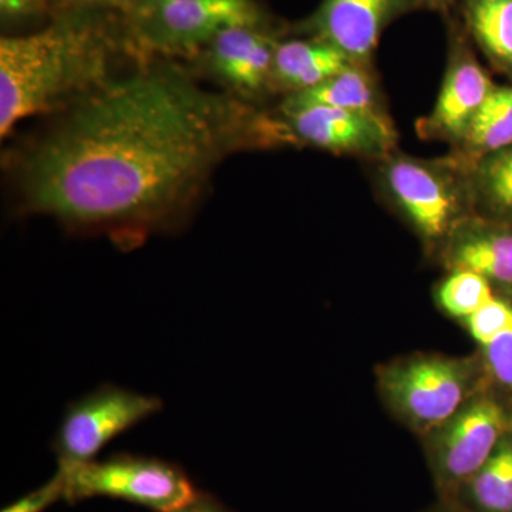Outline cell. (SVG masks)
<instances>
[{
	"label": "cell",
	"instance_id": "cell-26",
	"mask_svg": "<svg viewBox=\"0 0 512 512\" xmlns=\"http://www.w3.org/2000/svg\"><path fill=\"white\" fill-rule=\"evenodd\" d=\"M448 505H450V508H448V510L444 512H461L460 510H457V508L454 507V505H451L450 503H448Z\"/></svg>",
	"mask_w": 512,
	"mask_h": 512
},
{
	"label": "cell",
	"instance_id": "cell-22",
	"mask_svg": "<svg viewBox=\"0 0 512 512\" xmlns=\"http://www.w3.org/2000/svg\"><path fill=\"white\" fill-rule=\"evenodd\" d=\"M45 0H0L3 19H23L36 15L43 8Z\"/></svg>",
	"mask_w": 512,
	"mask_h": 512
},
{
	"label": "cell",
	"instance_id": "cell-3",
	"mask_svg": "<svg viewBox=\"0 0 512 512\" xmlns=\"http://www.w3.org/2000/svg\"><path fill=\"white\" fill-rule=\"evenodd\" d=\"M67 504L106 497L153 512H175L198 491L184 468L163 458L116 453L72 468H60Z\"/></svg>",
	"mask_w": 512,
	"mask_h": 512
},
{
	"label": "cell",
	"instance_id": "cell-13",
	"mask_svg": "<svg viewBox=\"0 0 512 512\" xmlns=\"http://www.w3.org/2000/svg\"><path fill=\"white\" fill-rule=\"evenodd\" d=\"M352 66L359 64L328 42L291 40L276 46L271 84L292 93L301 92Z\"/></svg>",
	"mask_w": 512,
	"mask_h": 512
},
{
	"label": "cell",
	"instance_id": "cell-14",
	"mask_svg": "<svg viewBox=\"0 0 512 512\" xmlns=\"http://www.w3.org/2000/svg\"><path fill=\"white\" fill-rule=\"evenodd\" d=\"M491 375L512 389V305L491 292L461 319Z\"/></svg>",
	"mask_w": 512,
	"mask_h": 512
},
{
	"label": "cell",
	"instance_id": "cell-6",
	"mask_svg": "<svg viewBox=\"0 0 512 512\" xmlns=\"http://www.w3.org/2000/svg\"><path fill=\"white\" fill-rule=\"evenodd\" d=\"M511 419L493 397L470 400L440 429L430 447V466L444 500L470 480L493 456L510 430Z\"/></svg>",
	"mask_w": 512,
	"mask_h": 512
},
{
	"label": "cell",
	"instance_id": "cell-20",
	"mask_svg": "<svg viewBox=\"0 0 512 512\" xmlns=\"http://www.w3.org/2000/svg\"><path fill=\"white\" fill-rule=\"evenodd\" d=\"M476 184L491 208L512 214V146L481 158Z\"/></svg>",
	"mask_w": 512,
	"mask_h": 512
},
{
	"label": "cell",
	"instance_id": "cell-2",
	"mask_svg": "<svg viewBox=\"0 0 512 512\" xmlns=\"http://www.w3.org/2000/svg\"><path fill=\"white\" fill-rule=\"evenodd\" d=\"M109 49L86 26L59 22L0 40V134L37 114L67 111L111 79Z\"/></svg>",
	"mask_w": 512,
	"mask_h": 512
},
{
	"label": "cell",
	"instance_id": "cell-27",
	"mask_svg": "<svg viewBox=\"0 0 512 512\" xmlns=\"http://www.w3.org/2000/svg\"><path fill=\"white\" fill-rule=\"evenodd\" d=\"M427 2H441V0H427Z\"/></svg>",
	"mask_w": 512,
	"mask_h": 512
},
{
	"label": "cell",
	"instance_id": "cell-5",
	"mask_svg": "<svg viewBox=\"0 0 512 512\" xmlns=\"http://www.w3.org/2000/svg\"><path fill=\"white\" fill-rule=\"evenodd\" d=\"M160 397L146 396L114 384H101L66 407L52 440L60 468L97 460L110 441L163 410Z\"/></svg>",
	"mask_w": 512,
	"mask_h": 512
},
{
	"label": "cell",
	"instance_id": "cell-1",
	"mask_svg": "<svg viewBox=\"0 0 512 512\" xmlns=\"http://www.w3.org/2000/svg\"><path fill=\"white\" fill-rule=\"evenodd\" d=\"M20 168L26 210L72 231L136 242L175 227L211 171L249 137L284 140L175 64L111 77L64 111Z\"/></svg>",
	"mask_w": 512,
	"mask_h": 512
},
{
	"label": "cell",
	"instance_id": "cell-10",
	"mask_svg": "<svg viewBox=\"0 0 512 512\" xmlns=\"http://www.w3.org/2000/svg\"><path fill=\"white\" fill-rule=\"evenodd\" d=\"M276 46L258 28L225 29L208 45L207 67L232 92L256 94L272 82Z\"/></svg>",
	"mask_w": 512,
	"mask_h": 512
},
{
	"label": "cell",
	"instance_id": "cell-24",
	"mask_svg": "<svg viewBox=\"0 0 512 512\" xmlns=\"http://www.w3.org/2000/svg\"><path fill=\"white\" fill-rule=\"evenodd\" d=\"M67 5H128V3H137L140 0H57Z\"/></svg>",
	"mask_w": 512,
	"mask_h": 512
},
{
	"label": "cell",
	"instance_id": "cell-8",
	"mask_svg": "<svg viewBox=\"0 0 512 512\" xmlns=\"http://www.w3.org/2000/svg\"><path fill=\"white\" fill-rule=\"evenodd\" d=\"M386 184L397 205L429 241L446 237L460 224L463 188L448 168L394 158L386 167Z\"/></svg>",
	"mask_w": 512,
	"mask_h": 512
},
{
	"label": "cell",
	"instance_id": "cell-7",
	"mask_svg": "<svg viewBox=\"0 0 512 512\" xmlns=\"http://www.w3.org/2000/svg\"><path fill=\"white\" fill-rule=\"evenodd\" d=\"M143 36L163 52H190L210 45L229 28H258L261 12L252 0H183L137 8Z\"/></svg>",
	"mask_w": 512,
	"mask_h": 512
},
{
	"label": "cell",
	"instance_id": "cell-16",
	"mask_svg": "<svg viewBox=\"0 0 512 512\" xmlns=\"http://www.w3.org/2000/svg\"><path fill=\"white\" fill-rule=\"evenodd\" d=\"M447 503L461 512H512V440L505 437Z\"/></svg>",
	"mask_w": 512,
	"mask_h": 512
},
{
	"label": "cell",
	"instance_id": "cell-19",
	"mask_svg": "<svg viewBox=\"0 0 512 512\" xmlns=\"http://www.w3.org/2000/svg\"><path fill=\"white\" fill-rule=\"evenodd\" d=\"M463 144L478 157L512 146V87H494L468 128Z\"/></svg>",
	"mask_w": 512,
	"mask_h": 512
},
{
	"label": "cell",
	"instance_id": "cell-15",
	"mask_svg": "<svg viewBox=\"0 0 512 512\" xmlns=\"http://www.w3.org/2000/svg\"><path fill=\"white\" fill-rule=\"evenodd\" d=\"M448 262L451 269H466L491 284L512 286V234L476 227L457 229Z\"/></svg>",
	"mask_w": 512,
	"mask_h": 512
},
{
	"label": "cell",
	"instance_id": "cell-17",
	"mask_svg": "<svg viewBox=\"0 0 512 512\" xmlns=\"http://www.w3.org/2000/svg\"><path fill=\"white\" fill-rule=\"evenodd\" d=\"M326 106L343 110L380 111L372 80L359 66H352L311 89L291 93L282 110Z\"/></svg>",
	"mask_w": 512,
	"mask_h": 512
},
{
	"label": "cell",
	"instance_id": "cell-4",
	"mask_svg": "<svg viewBox=\"0 0 512 512\" xmlns=\"http://www.w3.org/2000/svg\"><path fill=\"white\" fill-rule=\"evenodd\" d=\"M380 389L394 410L414 429L431 431L444 424L471 400V363L443 356H414L383 366Z\"/></svg>",
	"mask_w": 512,
	"mask_h": 512
},
{
	"label": "cell",
	"instance_id": "cell-18",
	"mask_svg": "<svg viewBox=\"0 0 512 512\" xmlns=\"http://www.w3.org/2000/svg\"><path fill=\"white\" fill-rule=\"evenodd\" d=\"M466 15L484 52L512 69V0H467Z\"/></svg>",
	"mask_w": 512,
	"mask_h": 512
},
{
	"label": "cell",
	"instance_id": "cell-21",
	"mask_svg": "<svg viewBox=\"0 0 512 512\" xmlns=\"http://www.w3.org/2000/svg\"><path fill=\"white\" fill-rule=\"evenodd\" d=\"M64 494H66V480L62 471L57 468L55 476L46 484L13 501L0 512H45L53 504L64 501Z\"/></svg>",
	"mask_w": 512,
	"mask_h": 512
},
{
	"label": "cell",
	"instance_id": "cell-11",
	"mask_svg": "<svg viewBox=\"0 0 512 512\" xmlns=\"http://www.w3.org/2000/svg\"><path fill=\"white\" fill-rule=\"evenodd\" d=\"M400 0H325L312 25L323 42L359 64L375 50Z\"/></svg>",
	"mask_w": 512,
	"mask_h": 512
},
{
	"label": "cell",
	"instance_id": "cell-9",
	"mask_svg": "<svg viewBox=\"0 0 512 512\" xmlns=\"http://www.w3.org/2000/svg\"><path fill=\"white\" fill-rule=\"evenodd\" d=\"M282 113L289 136L332 153L382 156L396 141L393 124L382 111L311 106Z\"/></svg>",
	"mask_w": 512,
	"mask_h": 512
},
{
	"label": "cell",
	"instance_id": "cell-23",
	"mask_svg": "<svg viewBox=\"0 0 512 512\" xmlns=\"http://www.w3.org/2000/svg\"><path fill=\"white\" fill-rule=\"evenodd\" d=\"M175 512H234L227 505L218 500L214 494L198 491L197 495L185 504L183 508Z\"/></svg>",
	"mask_w": 512,
	"mask_h": 512
},
{
	"label": "cell",
	"instance_id": "cell-12",
	"mask_svg": "<svg viewBox=\"0 0 512 512\" xmlns=\"http://www.w3.org/2000/svg\"><path fill=\"white\" fill-rule=\"evenodd\" d=\"M493 90V84L476 60L458 57L448 69L436 107L424 124L427 136L463 141Z\"/></svg>",
	"mask_w": 512,
	"mask_h": 512
},
{
	"label": "cell",
	"instance_id": "cell-25",
	"mask_svg": "<svg viewBox=\"0 0 512 512\" xmlns=\"http://www.w3.org/2000/svg\"><path fill=\"white\" fill-rule=\"evenodd\" d=\"M167 2H183V0H140V2L137 3L136 8H141V6L160 5V3Z\"/></svg>",
	"mask_w": 512,
	"mask_h": 512
}]
</instances>
